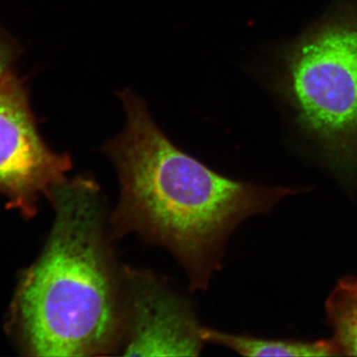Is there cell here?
<instances>
[{"instance_id": "5b68a950", "label": "cell", "mask_w": 357, "mask_h": 357, "mask_svg": "<svg viewBox=\"0 0 357 357\" xmlns=\"http://www.w3.org/2000/svg\"><path fill=\"white\" fill-rule=\"evenodd\" d=\"M121 356H198L204 344L191 301L151 270L123 265Z\"/></svg>"}, {"instance_id": "8992f818", "label": "cell", "mask_w": 357, "mask_h": 357, "mask_svg": "<svg viewBox=\"0 0 357 357\" xmlns=\"http://www.w3.org/2000/svg\"><path fill=\"white\" fill-rule=\"evenodd\" d=\"M202 338L206 344L220 345L249 357H325L340 356L337 345L331 340L302 342L294 340H271L249 335L222 332L202 326Z\"/></svg>"}, {"instance_id": "3957f363", "label": "cell", "mask_w": 357, "mask_h": 357, "mask_svg": "<svg viewBox=\"0 0 357 357\" xmlns=\"http://www.w3.org/2000/svg\"><path fill=\"white\" fill-rule=\"evenodd\" d=\"M272 88L319 151L357 164V0H337L277 51Z\"/></svg>"}, {"instance_id": "7a4b0ae2", "label": "cell", "mask_w": 357, "mask_h": 357, "mask_svg": "<svg viewBox=\"0 0 357 357\" xmlns=\"http://www.w3.org/2000/svg\"><path fill=\"white\" fill-rule=\"evenodd\" d=\"M55 218L43 250L21 276L9 328L32 356L121 354L123 265L93 176L66 178L48 197Z\"/></svg>"}, {"instance_id": "ba28073f", "label": "cell", "mask_w": 357, "mask_h": 357, "mask_svg": "<svg viewBox=\"0 0 357 357\" xmlns=\"http://www.w3.org/2000/svg\"><path fill=\"white\" fill-rule=\"evenodd\" d=\"M13 52L6 42L0 40V82L8 75V69L13 62Z\"/></svg>"}, {"instance_id": "52a82bcc", "label": "cell", "mask_w": 357, "mask_h": 357, "mask_svg": "<svg viewBox=\"0 0 357 357\" xmlns=\"http://www.w3.org/2000/svg\"><path fill=\"white\" fill-rule=\"evenodd\" d=\"M326 314L340 356H357V277L338 281L326 301Z\"/></svg>"}, {"instance_id": "6da1fadb", "label": "cell", "mask_w": 357, "mask_h": 357, "mask_svg": "<svg viewBox=\"0 0 357 357\" xmlns=\"http://www.w3.org/2000/svg\"><path fill=\"white\" fill-rule=\"evenodd\" d=\"M123 130L102 145L114 164L119 197L109 215L112 241L135 234L175 258L190 289L204 291L222 266L225 246L248 218L269 213L300 192L225 177L185 153L152 119L131 89L119 93Z\"/></svg>"}, {"instance_id": "277c9868", "label": "cell", "mask_w": 357, "mask_h": 357, "mask_svg": "<svg viewBox=\"0 0 357 357\" xmlns=\"http://www.w3.org/2000/svg\"><path fill=\"white\" fill-rule=\"evenodd\" d=\"M72 168L70 155L56 153L42 139L22 84L7 75L0 82V194L7 206L34 217L39 199Z\"/></svg>"}]
</instances>
